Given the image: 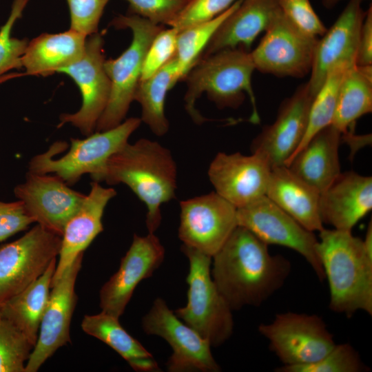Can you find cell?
<instances>
[{
    "mask_svg": "<svg viewBox=\"0 0 372 372\" xmlns=\"http://www.w3.org/2000/svg\"><path fill=\"white\" fill-rule=\"evenodd\" d=\"M212 279L231 309L260 306L282 287L291 269L280 255L246 228L237 226L212 256Z\"/></svg>",
    "mask_w": 372,
    "mask_h": 372,
    "instance_id": "cell-1",
    "label": "cell"
},
{
    "mask_svg": "<svg viewBox=\"0 0 372 372\" xmlns=\"http://www.w3.org/2000/svg\"><path fill=\"white\" fill-rule=\"evenodd\" d=\"M94 181L127 185L145 205L146 226L154 233L161 225L162 205L176 197L177 167L169 149L141 138L112 155Z\"/></svg>",
    "mask_w": 372,
    "mask_h": 372,
    "instance_id": "cell-2",
    "label": "cell"
},
{
    "mask_svg": "<svg viewBox=\"0 0 372 372\" xmlns=\"http://www.w3.org/2000/svg\"><path fill=\"white\" fill-rule=\"evenodd\" d=\"M319 234L318 254L329 288V309L352 316L372 315V257L351 231L327 229Z\"/></svg>",
    "mask_w": 372,
    "mask_h": 372,
    "instance_id": "cell-3",
    "label": "cell"
},
{
    "mask_svg": "<svg viewBox=\"0 0 372 372\" xmlns=\"http://www.w3.org/2000/svg\"><path fill=\"white\" fill-rule=\"evenodd\" d=\"M255 67L249 52L242 48H228L200 59L187 73L185 107L193 121H207L196 108L203 93L220 108H238L247 94L252 105L250 121L258 123L260 117L251 85Z\"/></svg>",
    "mask_w": 372,
    "mask_h": 372,
    "instance_id": "cell-4",
    "label": "cell"
},
{
    "mask_svg": "<svg viewBox=\"0 0 372 372\" xmlns=\"http://www.w3.org/2000/svg\"><path fill=\"white\" fill-rule=\"evenodd\" d=\"M141 122L139 118H130L110 130L93 132L84 139L71 138L69 151L59 158L54 156L65 147V143L56 142L30 159L28 172L55 174L70 186L86 174L94 181L103 173L109 158L128 143Z\"/></svg>",
    "mask_w": 372,
    "mask_h": 372,
    "instance_id": "cell-5",
    "label": "cell"
},
{
    "mask_svg": "<svg viewBox=\"0 0 372 372\" xmlns=\"http://www.w3.org/2000/svg\"><path fill=\"white\" fill-rule=\"evenodd\" d=\"M118 28H130L131 44L115 59L105 60L104 67L110 81V94L96 131H105L121 124L134 101L146 53L157 34L164 28L136 14L119 15L112 21Z\"/></svg>",
    "mask_w": 372,
    "mask_h": 372,
    "instance_id": "cell-6",
    "label": "cell"
},
{
    "mask_svg": "<svg viewBox=\"0 0 372 372\" xmlns=\"http://www.w3.org/2000/svg\"><path fill=\"white\" fill-rule=\"evenodd\" d=\"M189 270L187 303L174 311L176 316L194 329L211 347L226 342L234 329L232 310L218 290L211 274V257L196 249L182 245Z\"/></svg>",
    "mask_w": 372,
    "mask_h": 372,
    "instance_id": "cell-7",
    "label": "cell"
},
{
    "mask_svg": "<svg viewBox=\"0 0 372 372\" xmlns=\"http://www.w3.org/2000/svg\"><path fill=\"white\" fill-rule=\"evenodd\" d=\"M258 331L283 366H302L323 358L335 344L324 320L315 314L282 313Z\"/></svg>",
    "mask_w": 372,
    "mask_h": 372,
    "instance_id": "cell-8",
    "label": "cell"
},
{
    "mask_svg": "<svg viewBox=\"0 0 372 372\" xmlns=\"http://www.w3.org/2000/svg\"><path fill=\"white\" fill-rule=\"evenodd\" d=\"M61 245V236L36 224L0 247V307L43 273L59 256Z\"/></svg>",
    "mask_w": 372,
    "mask_h": 372,
    "instance_id": "cell-9",
    "label": "cell"
},
{
    "mask_svg": "<svg viewBox=\"0 0 372 372\" xmlns=\"http://www.w3.org/2000/svg\"><path fill=\"white\" fill-rule=\"evenodd\" d=\"M238 226L269 245L294 250L310 265L320 281L325 279L318 254V240L311 231L287 214L266 195L250 204L237 208Z\"/></svg>",
    "mask_w": 372,
    "mask_h": 372,
    "instance_id": "cell-10",
    "label": "cell"
},
{
    "mask_svg": "<svg viewBox=\"0 0 372 372\" xmlns=\"http://www.w3.org/2000/svg\"><path fill=\"white\" fill-rule=\"evenodd\" d=\"M317 40L297 28L279 8L250 52L255 69L278 77H303L311 71Z\"/></svg>",
    "mask_w": 372,
    "mask_h": 372,
    "instance_id": "cell-11",
    "label": "cell"
},
{
    "mask_svg": "<svg viewBox=\"0 0 372 372\" xmlns=\"http://www.w3.org/2000/svg\"><path fill=\"white\" fill-rule=\"evenodd\" d=\"M103 44L98 32L88 36L83 55L57 72L70 76L82 96L80 109L75 113L62 114L59 127L70 123L86 136L96 130L110 94V81L104 67Z\"/></svg>",
    "mask_w": 372,
    "mask_h": 372,
    "instance_id": "cell-12",
    "label": "cell"
},
{
    "mask_svg": "<svg viewBox=\"0 0 372 372\" xmlns=\"http://www.w3.org/2000/svg\"><path fill=\"white\" fill-rule=\"evenodd\" d=\"M147 335L163 338L173 353L166 366L169 372H218L220 367L214 360L211 345L189 325L180 321L165 301L156 298L142 320Z\"/></svg>",
    "mask_w": 372,
    "mask_h": 372,
    "instance_id": "cell-13",
    "label": "cell"
},
{
    "mask_svg": "<svg viewBox=\"0 0 372 372\" xmlns=\"http://www.w3.org/2000/svg\"><path fill=\"white\" fill-rule=\"evenodd\" d=\"M183 245L212 256L238 226L237 208L216 192L180 202Z\"/></svg>",
    "mask_w": 372,
    "mask_h": 372,
    "instance_id": "cell-14",
    "label": "cell"
},
{
    "mask_svg": "<svg viewBox=\"0 0 372 372\" xmlns=\"http://www.w3.org/2000/svg\"><path fill=\"white\" fill-rule=\"evenodd\" d=\"M14 194L34 223L60 236L86 196L55 174L30 172L25 182L14 187Z\"/></svg>",
    "mask_w": 372,
    "mask_h": 372,
    "instance_id": "cell-15",
    "label": "cell"
},
{
    "mask_svg": "<svg viewBox=\"0 0 372 372\" xmlns=\"http://www.w3.org/2000/svg\"><path fill=\"white\" fill-rule=\"evenodd\" d=\"M83 256V254L79 255L52 286L38 338L25 364V372H37L59 348L70 342V322L77 300L75 283Z\"/></svg>",
    "mask_w": 372,
    "mask_h": 372,
    "instance_id": "cell-16",
    "label": "cell"
},
{
    "mask_svg": "<svg viewBox=\"0 0 372 372\" xmlns=\"http://www.w3.org/2000/svg\"><path fill=\"white\" fill-rule=\"evenodd\" d=\"M165 248L154 233L134 235L118 271L100 290L101 311L118 318L123 313L136 286L152 276L163 262Z\"/></svg>",
    "mask_w": 372,
    "mask_h": 372,
    "instance_id": "cell-17",
    "label": "cell"
},
{
    "mask_svg": "<svg viewBox=\"0 0 372 372\" xmlns=\"http://www.w3.org/2000/svg\"><path fill=\"white\" fill-rule=\"evenodd\" d=\"M313 97L307 82L300 85L282 101L275 121L253 140L251 152L262 156L271 168L285 165L303 138Z\"/></svg>",
    "mask_w": 372,
    "mask_h": 372,
    "instance_id": "cell-18",
    "label": "cell"
},
{
    "mask_svg": "<svg viewBox=\"0 0 372 372\" xmlns=\"http://www.w3.org/2000/svg\"><path fill=\"white\" fill-rule=\"evenodd\" d=\"M271 167L260 154L218 153L208 168L215 192L236 208L266 195Z\"/></svg>",
    "mask_w": 372,
    "mask_h": 372,
    "instance_id": "cell-19",
    "label": "cell"
},
{
    "mask_svg": "<svg viewBox=\"0 0 372 372\" xmlns=\"http://www.w3.org/2000/svg\"><path fill=\"white\" fill-rule=\"evenodd\" d=\"M361 2L349 0L331 27L318 39L307 82L313 96L333 68L355 65L360 28L366 14Z\"/></svg>",
    "mask_w": 372,
    "mask_h": 372,
    "instance_id": "cell-20",
    "label": "cell"
},
{
    "mask_svg": "<svg viewBox=\"0 0 372 372\" xmlns=\"http://www.w3.org/2000/svg\"><path fill=\"white\" fill-rule=\"evenodd\" d=\"M90 185V190L82 205L64 227L52 286L103 231L104 211L110 200L116 195V192L114 188L103 187L96 181H92Z\"/></svg>",
    "mask_w": 372,
    "mask_h": 372,
    "instance_id": "cell-21",
    "label": "cell"
},
{
    "mask_svg": "<svg viewBox=\"0 0 372 372\" xmlns=\"http://www.w3.org/2000/svg\"><path fill=\"white\" fill-rule=\"evenodd\" d=\"M323 224L351 231L372 209V177L354 172L340 173L320 195Z\"/></svg>",
    "mask_w": 372,
    "mask_h": 372,
    "instance_id": "cell-22",
    "label": "cell"
},
{
    "mask_svg": "<svg viewBox=\"0 0 372 372\" xmlns=\"http://www.w3.org/2000/svg\"><path fill=\"white\" fill-rule=\"evenodd\" d=\"M278 10L277 0H241L218 28L198 59L228 48L249 52L252 43L266 31Z\"/></svg>",
    "mask_w": 372,
    "mask_h": 372,
    "instance_id": "cell-23",
    "label": "cell"
},
{
    "mask_svg": "<svg viewBox=\"0 0 372 372\" xmlns=\"http://www.w3.org/2000/svg\"><path fill=\"white\" fill-rule=\"evenodd\" d=\"M320 193L288 167H272L266 196L302 226L311 231L324 227L320 214Z\"/></svg>",
    "mask_w": 372,
    "mask_h": 372,
    "instance_id": "cell-24",
    "label": "cell"
},
{
    "mask_svg": "<svg viewBox=\"0 0 372 372\" xmlns=\"http://www.w3.org/2000/svg\"><path fill=\"white\" fill-rule=\"evenodd\" d=\"M341 141L342 133L331 124L316 133L285 166L322 193L341 173Z\"/></svg>",
    "mask_w": 372,
    "mask_h": 372,
    "instance_id": "cell-25",
    "label": "cell"
},
{
    "mask_svg": "<svg viewBox=\"0 0 372 372\" xmlns=\"http://www.w3.org/2000/svg\"><path fill=\"white\" fill-rule=\"evenodd\" d=\"M86 36L75 30L43 34L30 42L21 58L25 74L48 76L79 59L83 54Z\"/></svg>",
    "mask_w": 372,
    "mask_h": 372,
    "instance_id": "cell-26",
    "label": "cell"
},
{
    "mask_svg": "<svg viewBox=\"0 0 372 372\" xmlns=\"http://www.w3.org/2000/svg\"><path fill=\"white\" fill-rule=\"evenodd\" d=\"M56 266V258L43 273L19 293L0 307V316L19 329L35 346L41 320L50 296V289Z\"/></svg>",
    "mask_w": 372,
    "mask_h": 372,
    "instance_id": "cell-27",
    "label": "cell"
},
{
    "mask_svg": "<svg viewBox=\"0 0 372 372\" xmlns=\"http://www.w3.org/2000/svg\"><path fill=\"white\" fill-rule=\"evenodd\" d=\"M81 327L85 333L114 349L134 371H161L153 355L127 333L120 324L118 318L103 311L95 315H85Z\"/></svg>",
    "mask_w": 372,
    "mask_h": 372,
    "instance_id": "cell-28",
    "label": "cell"
},
{
    "mask_svg": "<svg viewBox=\"0 0 372 372\" xmlns=\"http://www.w3.org/2000/svg\"><path fill=\"white\" fill-rule=\"evenodd\" d=\"M372 112V65H353L340 83L331 125L342 134L349 132L355 121Z\"/></svg>",
    "mask_w": 372,
    "mask_h": 372,
    "instance_id": "cell-29",
    "label": "cell"
},
{
    "mask_svg": "<svg viewBox=\"0 0 372 372\" xmlns=\"http://www.w3.org/2000/svg\"><path fill=\"white\" fill-rule=\"evenodd\" d=\"M181 80L175 56L151 77L140 80L134 100L141 106V120L158 136L169 130V122L165 113L167 92Z\"/></svg>",
    "mask_w": 372,
    "mask_h": 372,
    "instance_id": "cell-30",
    "label": "cell"
},
{
    "mask_svg": "<svg viewBox=\"0 0 372 372\" xmlns=\"http://www.w3.org/2000/svg\"><path fill=\"white\" fill-rule=\"evenodd\" d=\"M351 67L338 65L329 72L322 86L313 97L303 138L285 165L316 133L332 123L340 83L345 72Z\"/></svg>",
    "mask_w": 372,
    "mask_h": 372,
    "instance_id": "cell-31",
    "label": "cell"
},
{
    "mask_svg": "<svg viewBox=\"0 0 372 372\" xmlns=\"http://www.w3.org/2000/svg\"><path fill=\"white\" fill-rule=\"evenodd\" d=\"M240 2L241 0L236 1L224 12L209 21L192 26L178 33L175 58L181 80H183L187 73L197 62L222 22Z\"/></svg>",
    "mask_w": 372,
    "mask_h": 372,
    "instance_id": "cell-32",
    "label": "cell"
},
{
    "mask_svg": "<svg viewBox=\"0 0 372 372\" xmlns=\"http://www.w3.org/2000/svg\"><path fill=\"white\" fill-rule=\"evenodd\" d=\"M34 347L19 329L0 316V372H25Z\"/></svg>",
    "mask_w": 372,
    "mask_h": 372,
    "instance_id": "cell-33",
    "label": "cell"
},
{
    "mask_svg": "<svg viewBox=\"0 0 372 372\" xmlns=\"http://www.w3.org/2000/svg\"><path fill=\"white\" fill-rule=\"evenodd\" d=\"M359 353L349 344H335L320 360L306 365L276 369L279 372H362L368 371Z\"/></svg>",
    "mask_w": 372,
    "mask_h": 372,
    "instance_id": "cell-34",
    "label": "cell"
},
{
    "mask_svg": "<svg viewBox=\"0 0 372 372\" xmlns=\"http://www.w3.org/2000/svg\"><path fill=\"white\" fill-rule=\"evenodd\" d=\"M29 0H14L12 10L6 22L0 28V76L6 72L20 68V61L28 42L26 39L11 37L16 21L21 17Z\"/></svg>",
    "mask_w": 372,
    "mask_h": 372,
    "instance_id": "cell-35",
    "label": "cell"
},
{
    "mask_svg": "<svg viewBox=\"0 0 372 372\" xmlns=\"http://www.w3.org/2000/svg\"><path fill=\"white\" fill-rule=\"evenodd\" d=\"M237 0H190L170 27L178 32L209 21L227 10Z\"/></svg>",
    "mask_w": 372,
    "mask_h": 372,
    "instance_id": "cell-36",
    "label": "cell"
},
{
    "mask_svg": "<svg viewBox=\"0 0 372 372\" xmlns=\"http://www.w3.org/2000/svg\"><path fill=\"white\" fill-rule=\"evenodd\" d=\"M178 33L171 28L157 34L146 53L140 80L151 77L175 56Z\"/></svg>",
    "mask_w": 372,
    "mask_h": 372,
    "instance_id": "cell-37",
    "label": "cell"
},
{
    "mask_svg": "<svg viewBox=\"0 0 372 372\" xmlns=\"http://www.w3.org/2000/svg\"><path fill=\"white\" fill-rule=\"evenodd\" d=\"M284 15L301 32L318 39L327 28L314 11L309 0H277Z\"/></svg>",
    "mask_w": 372,
    "mask_h": 372,
    "instance_id": "cell-38",
    "label": "cell"
},
{
    "mask_svg": "<svg viewBox=\"0 0 372 372\" xmlns=\"http://www.w3.org/2000/svg\"><path fill=\"white\" fill-rule=\"evenodd\" d=\"M128 13L145 18L158 25L174 21L190 0H126Z\"/></svg>",
    "mask_w": 372,
    "mask_h": 372,
    "instance_id": "cell-39",
    "label": "cell"
},
{
    "mask_svg": "<svg viewBox=\"0 0 372 372\" xmlns=\"http://www.w3.org/2000/svg\"><path fill=\"white\" fill-rule=\"evenodd\" d=\"M70 28L86 37L97 32L104 8L109 0H67Z\"/></svg>",
    "mask_w": 372,
    "mask_h": 372,
    "instance_id": "cell-40",
    "label": "cell"
},
{
    "mask_svg": "<svg viewBox=\"0 0 372 372\" xmlns=\"http://www.w3.org/2000/svg\"><path fill=\"white\" fill-rule=\"evenodd\" d=\"M32 223L34 220L21 200L0 201V242L25 230Z\"/></svg>",
    "mask_w": 372,
    "mask_h": 372,
    "instance_id": "cell-41",
    "label": "cell"
},
{
    "mask_svg": "<svg viewBox=\"0 0 372 372\" xmlns=\"http://www.w3.org/2000/svg\"><path fill=\"white\" fill-rule=\"evenodd\" d=\"M355 65H372V8L366 11L358 40Z\"/></svg>",
    "mask_w": 372,
    "mask_h": 372,
    "instance_id": "cell-42",
    "label": "cell"
},
{
    "mask_svg": "<svg viewBox=\"0 0 372 372\" xmlns=\"http://www.w3.org/2000/svg\"><path fill=\"white\" fill-rule=\"evenodd\" d=\"M363 245L366 253L372 257V223L369 222L364 239L362 240Z\"/></svg>",
    "mask_w": 372,
    "mask_h": 372,
    "instance_id": "cell-43",
    "label": "cell"
},
{
    "mask_svg": "<svg viewBox=\"0 0 372 372\" xmlns=\"http://www.w3.org/2000/svg\"><path fill=\"white\" fill-rule=\"evenodd\" d=\"M341 0H322V4L327 9L333 8ZM362 1V0H361Z\"/></svg>",
    "mask_w": 372,
    "mask_h": 372,
    "instance_id": "cell-44",
    "label": "cell"
}]
</instances>
